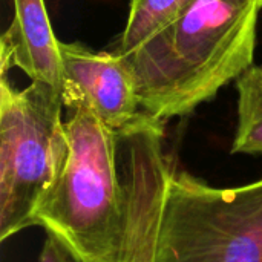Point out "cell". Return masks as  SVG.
<instances>
[{"mask_svg": "<svg viewBox=\"0 0 262 262\" xmlns=\"http://www.w3.org/2000/svg\"><path fill=\"white\" fill-rule=\"evenodd\" d=\"M262 0H189L123 54L141 109L166 121L192 114L253 64Z\"/></svg>", "mask_w": 262, "mask_h": 262, "instance_id": "obj_1", "label": "cell"}, {"mask_svg": "<svg viewBox=\"0 0 262 262\" xmlns=\"http://www.w3.org/2000/svg\"><path fill=\"white\" fill-rule=\"evenodd\" d=\"M66 109L68 158L35 212V226L60 241L74 262H118L127 226L118 135L86 104Z\"/></svg>", "mask_w": 262, "mask_h": 262, "instance_id": "obj_2", "label": "cell"}, {"mask_svg": "<svg viewBox=\"0 0 262 262\" xmlns=\"http://www.w3.org/2000/svg\"><path fill=\"white\" fill-rule=\"evenodd\" d=\"M0 81V241L35 226V212L57 181L69 143L61 120V89L31 81L15 89Z\"/></svg>", "mask_w": 262, "mask_h": 262, "instance_id": "obj_3", "label": "cell"}, {"mask_svg": "<svg viewBox=\"0 0 262 262\" xmlns=\"http://www.w3.org/2000/svg\"><path fill=\"white\" fill-rule=\"evenodd\" d=\"M155 262H262V178L213 187L173 167Z\"/></svg>", "mask_w": 262, "mask_h": 262, "instance_id": "obj_4", "label": "cell"}, {"mask_svg": "<svg viewBox=\"0 0 262 262\" xmlns=\"http://www.w3.org/2000/svg\"><path fill=\"white\" fill-rule=\"evenodd\" d=\"M164 121L146 115L118 135L127 190V226L118 262H155L160 216L173 169L163 147Z\"/></svg>", "mask_w": 262, "mask_h": 262, "instance_id": "obj_5", "label": "cell"}, {"mask_svg": "<svg viewBox=\"0 0 262 262\" xmlns=\"http://www.w3.org/2000/svg\"><path fill=\"white\" fill-rule=\"evenodd\" d=\"M61 95L64 107L86 104L117 135L137 126L146 112L140 106L135 77L112 51L95 52L81 43L60 41Z\"/></svg>", "mask_w": 262, "mask_h": 262, "instance_id": "obj_6", "label": "cell"}, {"mask_svg": "<svg viewBox=\"0 0 262 262\" xmlns=\"http://www.w3.org/2000/svg\"><path fill=\"white\" fill-rule=\"evenodd\" d=\"M14 17L0 38V72L17 68L31 81L61 89L60 40L55 38L45 0H12Z\"/></svg>", "mask_w": 262, "mask_h": 262, "instance_id": "obj_7", "label": "cell"}, {"mask_svg": "<svg viewBox=\"0 0 262 262\" xmlns=\"http://www.w3.org/2000/svg\"><path fill=\"white\" fill-rule=\"evenodd\" d=\"M238 127L232 154H262V66L252 64L236 80Z\"/></svg>", "mask_w": 262, "mask_h": 262, "instance_id": "obj_8", "label": "cell"}, {"mask_svg": "<svg viewBox=\"0 0 262 262\" xmlns=\"http://www.w3.org/2000/svg\"><path fill=\"white\" fill-rule=\"evenodd\" d=\"M189 0H129L126 26L109 51L123 55L169 20Z\"/></svg>", "mask_w": 262, "mask_h": 262, "instance_id": "obj_9", "label": "cell"}, {"mask_svg": "<svg viewBox=\"0 0 262 262\" xmlns=\"http://www.w3.org/2000/svg\"><path fill=\"white\" fill-rule=\"evenodd\" d=\"M72 256L68 253V250L57 241L54 236L48 235L46 241L43 244L41 253H40V262H72Z\"/></svg>", "mask_w": 262, "mask_h": 262, "instance_id": "obj_10", "label": "cell"}]
</instances>
